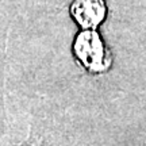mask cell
I'll return each mask as SVG.
<instances>
[{"label": "cell", "mask_w": 146, "mask_h": 146, "mask_svg": "<svg viewBox=\"0 0 146 146\" xmlns=\"http://www.w3.org/2000/svg\"><path fill=\"white\" fill-rule=\"evenodd\" d=\"M74 52L84 66L91 70H102L106 68L104 47L98 33L84 31L78 34L74 42Z\"/></svg>", "instance_id": "cell-1"}, {"label": "cell", "mask_w": 146, "mask_h": 146, "mask_svg": "<svg viewBox=\"0 0 146 146\" xmlns=\"http://www.w3.org/2000/svg\"><path fill=\"white\" fill-rule=\"evenodd\" d=\"M74 21L84 29H95L106 16L103 0H74L70 7Z\"/></svg>", "instance_id": "cell-2"}]
</instances>
